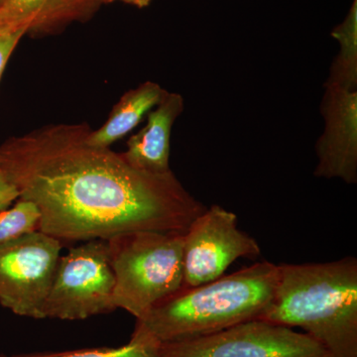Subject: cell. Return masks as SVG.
Segmentation results:
<instances>
[{
    "label": "cell",
    "mask_w": 357,
    "mask_h": 357,
    "mask_svg": "<svg viewBox=\"0 0 357 357\" xmlns=\"http://www.w3.org/2000/svg\"><path fill=\"white\" fill-rule=\"evenodd\" d=\"M86 123L56 124L0 145V172L60 241H109L137 231L185 234L206 206L172 171L134 168L109 147L89 145Z\"/></svg>",
    "instance_id": "cell-1"
},
{
    "label": "cell",
    "mask_w": 357,
    "mask_h": 357,
    "mask_svg": "<svg viewBox=\"0 0 357 357\" xmlns=\"http://www.w3.org/2000/svg\"><path fill=\"white\" fill-rule=\"evenodd\" d=\"M263 321L301 328L328 357H357V259L278 264Z\"/></svg>",
    "instance_id": "cell-2"
},
{
    "label": "cell",
    "mask_w": 357,
    "mask_h": 357,
    "mask_svg": "<svg viewBox=\"0 0 357 357\" xmlns=\"http://www.w3.org/2000/svg\"><path fill=\"white\" fill-rule=\"evenodd\" d=\"M278 272V264L258 262L196 287L183 288L136 319L135 328L164 344L260 319L273 298Z\"/></svg>",
    "instance_id": "cell-3"
},
{
    "label": "cell",
    "mask_w": 357,
    "mask_h": 357,
    "mask_svg": "<svg viewBox=\"0 0 357 357\" xmlns=\"http://www.w3.org/2000/svg\"><path fill=\"white\" fill-rule=\"evenodd\" d=\"M183 241L180 232L137 231L107 241L116 309L141 319L184 288Z\"/></svg>",
    "instance_id": "cell-4"
},
{
    "label": "cell",
    "mask_w": 357,
    "mask_h": 357,
    "mask_svg": "<svg viewBox=\"0 0 357 357\" xmlns=\"http://www.w3.org/2000/svg\"><path fill=\"white\" fill-rule=\"evenodd\" d=\"M114 287L109 243L86 241L59 259L45 319L76 321L115 311Z\"/></svg>",
    "instance_id": "cell-5"
},
{
    "label": "cell",
    "mask_w": 357,
    "mask_h": 357,
    "mask_svg": "<svg viewBox=\"0 0 357 357\" xmlns=\"http://www.w3.org/2000/svg\"><path fill=\"white\" fill-rule=\"evenodd\" d=\"M161 357H328L306 333L252 319L211 333L160 344Z\"/></svg>",
    "instance_id": "cell-6"
},
{
    "label": "cell",
    "mask_w": 357,
    "mask_h": 357,
    "mask_svg": "<svg viewBox=\"0 0 357 357\" xmlns=\"http://www.w3.org/2000/svg\"><path fill=\"white\" fill-rule=\"evenodd\" d=\"M61 248L60 241L40 230L0 246V305L17 316L45 319Z\"/></svg>",
    "instance_id": "cell-7"
},
{
    "label": "cell",
    "mask_w": 357,
    "mask_h": 357,
    "mask_svg": "<svg viewBox=\"0 0 357 357\" xmlns=\"http://www.w3.org/2000/svg\"><path fill=\"white\" fill-rule=\"evenodd\" d=\"M237 222L236 213L218 204L192 220L183 241L184 288L220 278L239 258L259 257V244L239 229Z\"/></svg>",
    "instance_id": "cell-8"
},
{
    "label": "cell",
    "mask_w": 357,
    "mask_h": 357,
    "mask_svg": "<svg viewBox=\"0 0 357 357\" xmlns=\"http://www.w3.org/2000/svg\"><path fill=\"white\" fill-rule=\"evenodd\" d=\"M325 131L317 143L314 176L357 182V91L326 86L321 102Z\"/></svg>",
    "instance_id": "cell-9"
},
{
    "label": "cell",
    "mask_w": 357,
    "mask_h": 357,
    "mask_svg": "<svg viewBox=\"0 0 357 357\" xmlns=\"http://www.w3.org/2000/svg\"><path fill=\"white\" fill-rule=\"evenodd\" d=\"M183 110L182 96L166 91L158 105L148 112L146 126L129 138L128 149L122 152L124 159L145 172H171V132Z\"/></svg>",
    "instance_id": "cell-10"
},
{
    "label": "cell",
    "mask_w": 357,
    "mask_h": 357,
    "mask_svg": "<svg viewBox=\"0 0 357 357\" xmlns=\"http://www.w3.org/2000/svg\"><path fill=\"white\" fill-rule=\"evenodd\" d=\"M102 0H6L0 6V34L14 30L51 32L93 13Z\"/></svg>",
    "instance_id": "cell-11"
},
{
    "label": "cell",
    "mask_w": 357,
    "mask_h": 357,
    "mask_svg": "<svg viewBox=\"0 0 357 357\" xmlns=\"http://www.w3.org/2000/svg\"><path fill=\"white\" fill-rule=\"evenodd\" d=\"M165 89L153 82H145L121 96L109 119L98 130L89 128L86 140L96 147H109L130 133L145 114L158 105Z\"/></svg>",
    "instance_id": "cell-12"
},
{
    "label": "cell",
    "mask_w": 357,
    "mask_h": 357,
    "mask_svg": "<svg viewBox=\"0 0 357 357\" xmlns=\"http://www.w3.org/2000/svg\"><path fill=\"white\" fill-rule=\"evenodd\" d=\"M340 44V51L331 67L326 86L357 91V0L349 15L332 32Z\"/></svg>",
    "instance_id": "cell-13"
},
{
    "label": "cell",
    "mask_w": 357,
    "mask_h": 357,
    "mask_svg": "<svg viewBox=\"0 0 357 357\" xmlns=\"http://www.w3.org/2000/svg\"><path fill=\"white\" fill-rule=\"evenodd\" d=\"M160 344L151 335L135 328L129 342L119 347L40 352L13 357H161Z\"/></svg>",
    "instance_id": "cell-14"
},
{
    "label": "cell",
    "mask_w": 357,
    "mask_h": 357,
    "mask_svg": "<svg viewBox=\"0 0 357 357\" xmlns=\"http://www.w3.org/2000/svg\"><path fill=\"white\" fill-rule=\"evenodd\" d=\"M41 215L32 202L18 199L11 208L0 211V246L40 229Z\"/></svg>",
    "instance_id": "cell-15"
},
{
    "label": "cell",
    "mask_w": 357,
    "mask_h": 357,
    "mask_svg": "<svg viewBox=\"0 0 357 357\" xmlns=\"http://www.w3.org/2000/svg\"><path fill=\"white\" fill-rule=\"evenodd\" d=\"M26 33H28L27 30L18 29L0 34V79H1L9 58L13 55L16 46Z\"/></svg>",
    "instance_id": "cell-16"
},
{
    "label": "cell",
    "mask_w": 357,
    "mask_h": 357,
    "mask_svg": "<svg viewBox=\"0 0 357 357\" xmlns=\"http://www.w3.org/2000/svg\"><path fill=\"white\" fill-rule=\"evenodd\" d=\"M20 199V195L8 181L0 172V211L8 208Z\"/></svg>",
    "instance_id": "cell-17"
},
{
    "label": "cell",
    "mask_w": 357,
    "mask_h": 357,
    "mask_svg": "<svg viewBox=\"0 0 357 357\" xmlns=\"http://www.w3.org/2000/svg\"><path fill=\"white\" fill-rule=\"evenodd\" d=\"M123 1L140 7V8L141 7H146L150 3V0H123Z\"/></svg>",
    "instance_id": "cell-18"
},
{
    "label": "cell",
    "mask_w": 357,
    "mask_h": 357,
    "mask_svg": "<svg viewBox=\"0 0 357 357\" xmlns=\"http://www.w3.org/2000/svg\"><path fill=\"white\" fill-rule=\"evenodd\" d=\"M6 1V0H0V6H1L3 2Z\"/></svg>",
    "instance_id": "cell-19"
},
{
    "label": "cell",
    "mask_w": 357,
    "mask_h": 357,
    "mask_svg": "<svg viewBox=\"0 0 357 357\" xmlns=\"http://www.w3.org/2000/svg\"><path fill=\"white\" fill-rule=\"evenodd\" d=\"M0 357H7V356H3V354H0Z\"/></svg>",
    "instance_id": "cell-20"
},
{
    "label": "cell",
    "mask_w": 357,
    "mask_h": 357,
    "mask_svg": "<svg viewBox=\"0 0 357 357\" xmlns=\"http://www.w3.org/2000/svg\"><path fill=\"white\" fill-rule=\"evenodd\" d=\"M102 1H105V0H102Z\"/></svg>",
    "instance_id": "cell-21"
}]
</instances>
